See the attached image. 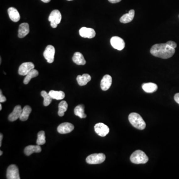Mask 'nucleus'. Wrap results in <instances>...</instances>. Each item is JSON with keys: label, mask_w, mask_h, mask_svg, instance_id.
Masks as SVG:
<instances>
[{"label": "nucleus", "mask_w": 179, "mask_h": 179, "mask_svg": "<svg viewBox=\"0 0 179 179\" xmlns=\"http://www.w3.org/2000/svg\"><path fill=\"white\" fill-rule=\"evenodd\" d=\"M152 55L162 59H168L174 55L175 49L171 47L167 43L154 44L150 49Z\"/></svg>", "instance_id": "nucleus-1"}, {"label": "nucleus", "mask_w": 179, "mask_h": 179, "mask_svg": "<svg viewBox=\"0 0 179 179\" xmlns=\"http://www.w3.org/2000/svg\"><path fill=\"white\" fill-rule=\"evenodd\" d=\"M128 120L133 127L139 130H143L146 127V123L138 113L132 112L128 116Z\"/></svg>", "instance_id": "nucleus-2"}, {"label": "nucleus", "mask_w": 179, "mask_h": 179, "mask_svg": "<svg viewBox=\"0 0 179 179\" xmlns=\"http://www.w3.org/2000/svg\"><path fill=\"white\" fill-rule=\"evenodd\" d=\"M130 159L133 163L140 164L146 163L148 161V157L144 152L138 150L132 154Z\"/></svg>", "instance_id": "nucleus-3"}, {"label": "nucleus", "mask_w": 179, "mask_h": 179, "mask_svg": "<svg viewBox=\"0 0 179 179\" xmlns=\"http://www.w3.org/2000/svg\"><path fill=\"white\" fill-rule=\"evenodd\" d=\"M106 156L103 153H95L89 155L86 158V162L89 164H99L104 162Z\"/></svg>", "instance_id": "nucleus-4"}, {"label": "nucleus", "mask_w": 179, "mask_h": 179, "mask_svg": "<svg viewBox=\"0 0 179 179\" xmlns=\"http://www.w3.org/2000/svg\"><path fill=\"white\" fill-rule=\"evenodd\" d=\"M62 16L59 10H54L52 11L48 18V20L50 22V25L52 28L55 29L57 28L58 24L61 22Z\"/></svg>", "instance_id": "nucleus-5"}, {"label": "nucleus", "mask_w": 179, "mask_h": 179, "mask_svg": "<svg viewBox=\"0 0 179 179\" xmlns=\"http://www.w3.org/2000/svg\"><path fill=\"white\" fill-rule=\"evenodd\" d=\"M7 178L8 179H20L19 170L16 165L12 164L8 166L7 171Z\"/></svg>", "instance_id": "nucleus-6"}, {"label": "nucleus", "mask_w": 179, "mask_h": 179, "mask_svg": "<svg viewBox=\"0 0 179 179\" xmlns=\"http://www.w3.org/2000/svg\"><path fill=\"white\" fill-rule=\"evenodd\" d=\"M55 48L52 45H48L46 47V49L43 52V56L46 60L48 63H52L54 60V55H55Z\"/></svg>", "instance_id": "nucleus-7"}, {"label": "nucleus", "mask_w": 179, "mask_h": 179, "mask_svg": "<svg viewBox=\"0 0 179 179\" xmlns=\"http://www.w3.org/2000/svg\"><path fill=\"white\" fill-rule=\"evenodd\" d=\"M95 131L96 133L101 137H105L110 131L109 127L103 123H98L95 124L94 127Z\"/></svg>", "instance_id": "nucleus-8"}, {"label": "nucleus", "mask_w": 179, "mask_h": 179, "mask_svg": "<svg viewBox=\"0 0 179 179\" xmlns=\"http://www.w3.org/2000/svg\"><path fill=\"white\" fill-rule=\"evenodd\" d=\"M35 68V65L32 62H24L20 65L19 69V74L20 75L26 76L29 72Z\"/></svg>", "instance_id": "nucleus-9"}, {"label": "nucleus", "mask_w": 179, "mask_h": 179, "mask_svg": "<svg viewBox=\"0 0 179 179\" xmlns=\"http://www.w3.org/2000/svg\"><path fill=\"white\" fill-rule=\"evenodd\" d=\"M111 44L115 49L122 50L125 47V42L121 37L113 36L111 39Z\"/></svg>", "instance_id": "nucleus-10"}, {"label": "nucleus", "mask_w": 179, "mask_h": 179, "mask_svg": "<svg viewBox=\"0 0 179 179\" xmlns=\"http://www.w3.org/2000/svg\"><path fill=\"white\" fill-rule=\"evenodd\" d=\"M79 34L84 38H93L95 36V32L94 29L83 27L79 30Z\"/></svg>", "instance_id": "nucleus-11"}, {"label": "nucleus", "mask_w": 179, "mask_h": 179, "mask_svg": "<svg viewBox=\"0 0 179 179\" xmlns=\"http://www.w3.org/2000/svg\"><path fill=\"white\" fill-rule=\"evenodd\" d=\"M74 126L69 122H64L60 124L57 127V131L60 134H67L73 131Z\"/></svg>", "instance_id": "nucleus-12"}, {"label": "nucleus", "mask_w": 179, "mask_h": 179, "mask_svg": "<svg viewBox=\"0 0 179 179\" xmlns=\"http://www.w3.org/2000/svg\"><path fill=\"white\" fill-rule=\"evenodd\" d=\"M112 78L109 75H106L103 77L100 82V88L103 91H107L111 86Z\"/></svg>", "instance_id": "nucleus-13"}, {"label": "nucleus", "mask_w": 179, "mask_h": 179, "mask_svg": "<svg viewBox=\"0 0 179 179\" xmlns=\"http://www.w3.org/2000/svg\"><path fill=\"white\" fill-rule=\"evenodd\" d=\"M22 107L20 105L16 106L14 107L13 112L8 116V119L11 122H14L18 118H19L22 112Z\"/></svg>", "instance_id": "nucleus-14"}, {"label": "nucleus", "mask_w": 179, "mask_h": 179, "mask_svg": "<svg viewBox=\"0 0 179 179\" xmlns=\"http://www.w3.org/2000/svg\"><path fill=\"white\" fill-rule=\"evenodd\" d=\"M30 32V27L28 23H22L20 24L19 29L18 37L22 38L25 37Z\"/></svg>", "instance_id": "nucleus-15"}, {"label": "nucleus", "mask_w": 179, "mask_h": 179, "mask_svg": "<svg viewBox=\"0 0 179 179\" xmlns=\"http://www.w3.org/2000/svg\"><path fill=\"white\" fill-rule=\"evenodd\" d=\"M8 13L10 19L14 22H18L20 19V14L16 8L14 7L9 8L8 10Z\"/></svg>", "instance_id": "nucleus-16"}, {"label": "nucleus", "mask_w": 179, "mask_h": 179, "mask_svg": "<svg viewBox=\"0 0 179 179\" xmlns=\"http://www.w3.org/2000/svg\"><path fill=\"white\" fill-rule=\"evenodd\" d=\"M41 151V148L39 145H29L24 149V154L26 156H30L34 153H40Z\"/></svg>", "instance_id": "nucleus-17"}, {"label": "nucleus", "mask_w": 179, "mask_h": 179, "mask_svg": "<svg viewBox=\"0 0 179 179\" xmlns=\"http://www.w3.org/2000/svg\"><path fill=\"white\" fill-rule=\"evenodd\" d=\"M142 88L144 91L147 93H152L156 92L158 89L157 85L153 83L143 84Z\"/></svg>", "instance_id": "nucleus-18"}, {"label": "nucleus", "mask_w": 179, "mask_h": 179, "mask_svg": "<svg viewBox=\"0 0 179 179\" xmlns=\"http://www.w3.org/2000/svg\"><path fill=\"white\" fill-rule=\"evenodd\" d=\"M73 62L78 65H84L86 64V61L81 53L77 52L74 53L72 58Z\"/></svg>", "instance_id": "nucleus-19"}, {"label": "nucleus", "mask_w": 179, "mask_h": 179, "mask_svg": "<svg viewBox=\"0 0 179 179\" xmlns=\"http://www.w3.org/2000/svg\"><path fill=\"white\" fill-rule=\"evenodd\" d=\"M135 15V11L134 10H131L129 11L128 13L125 14L121 17L120 19V22L123 24H127L130 23L134 17Z\"/></svg>", "instance_id": "nucleus-20"}, {"label": "nucleus", "mask_w": 179, "mask_h": 179, "mask_svg": "<svg viewBox=\"0 0 179 179\" xmlns=\"http://www.w3.org/2000/svg\"><path fill=\"white\" fill-rule=\"evenodd\" d=\"M91 80V76L88 74H84L82 75H78L77 77L78 83L81 86H85Z\"/></svg>", "instance_id": "nucleus-21"}, {"label": "nucleus", "mask_w": 179, "mask_h": 179, "mask_svg": "<svg viewBox=\"0 0 179 179\" xmlns=\"http://www.w3.org/2000/svg\"><path fill=\"white\" fill-rule=\"evenodd\" d=\"M85 107L83 105L77 106L74 109V113L76 116L81 118H86L87 115L85 113Z\"/></svg>", "instance_id": "nucleus-22"}, {"label": "nucleus", "mask_w": 179, "mask_h": 179, "mask_svg": "<svg viewBox=\"0 0 179 179\" xmlns=\"http://www.w3.org/2000/svg\"><path fill=\"white\" fill-rule=\"evenodd\" d=\"M31 110L32 109H31L30 106H25L24 107V109H23L22 114H21V116L19 117L20 121L24 122V121H26V120H28L30 113H31Z\"/></svg>", "instance_id": "nucleus-23"}, {"label": "nucleus", "mask_w": 179, "mask_h": 179, "mask_svg": "<svg viewBox=\"0 0 179 179\" xmlns=\"http://www.w3.org/2000/svg\"><path fill=\"white\" fill-rule=\"evenodd\" d=\"M49 94L52 99L57 100L63 99L65 95L63 91H56L54 90H51L49 92Z\"/></svg>", "instance_id": "nucleus-24"}, {"label": "nucleus", "mask_w": 179, "mask_h": 179, "mask_svg": "<svg viewBox=\"0 0 179 179\" xmlns=\"http://www.w3.org/2000/svg\"><path fill=\"white\" fill-rule=\"evenodd\" d=\"M38 74H39V73H38V71L35 69H33L31 70L29 72L28 74L26 75V77H25V78L24 79V83L25 84V85L28 84L32 78L37 77V76L38 75Z\"/></svg>", "instance_id": "nucleus-25"}, {"label": "nucleus", "mask_w": 179, "mask_h": 179, "mask_svg": "<svg viewBox=\"0 0 179 179\" xmlns=\"http://www.w3.org/2000/svg\"><path fill=\"white\" fill-rule=\"evenodd\" d=\"M58 109V114L59 116L63 117L64 115L65 112L67 111V109H68V104L67 102L65 100L61 101L59 104Z\"/></svg>", "instance_id": "nucleus-26"}, {"label": "nucleus", "mask_w": 179, "mask_h": 179, "mask_svg": "<svg viewBox=\"0 0 179 179\" xmlns=\"http://www.w3.org/2000/svg\"><path fill=\"white\" fill-rule=\"evenodd\" d=\"M41 95L44 99L43 105L46 106H49L52 103V97H50L49 93H47L46 91H42L41 92Z\"/></svg>", "instance_id": "nucleus-27"}, {"label": "nucleus", "mask_w": 179, "mask_h": 179, "mask_svg": "<svg viewBox=\"0 0 179 179\" xmlns=\"http://www.w3.org/2000/svg\"><path fill=\"white\" fill-rule=\"evenodd\" d=\"M46 134L44 131H41L37 134V139L36 144L39 145H43L46 143Z\"/></svg>", "instance_id": "nucleus-28"}, {"label": "nucleus", "mask_w": 179, "mask_h": 179, "mask_svg": "<svg viewBox=\"0 0 179 179\" xmlns=\"http://www.w3.org/2000/svg\"><path fill=\"white\" fill-rule=\"evenodd\" d=\"M166 43L171 47L174 48V49H175L177 46V43H176L175 42L173 41H168L166 42Z\"/></svg>", "instance_id": "nucleus-29"}, {"label": "nucleus", "mask_w": 179, "mask_h": 179, "mask_svg": "<svg viewBox=\"0 0 179 179\" xmlns=\"http://www.w3.org/2000/svg\"><path fill=\"white\" fill-rule=\"evenodd\" d=\"M6 100H7V99H6V97L3 95L2 92L1 90V91H0V102L1 103H4V102L6 101Z\"/></svg>", "instance_id": "nucleus-30"}, {"label": "nucleus", "mask_w": 179, "mask_h": 179, "mask_svg": "<svg viewBox=\"0 0 179 179\" xmlns=\"http://www.w3.org/2000/svg\"><path fill=\"white\" fill-rule=\"evenodd\" d=\"M174 100L179 105V93L176 94L174 95Z\"/></svg>", "instance_id": "nucleus-31"}, {"label": "nucleus", "mask_w": 179, "mask_h": 179, "mask_svg": "<svg viewBox=\"0 0 179 179\" xmlns=\"http://www.w3.org/2000/svg\"><path fill=\"white\" fill-rule=\"evenodd\" d=\"M108 1L112 4H116V3L120 2L122 0H108Z\"/></svg>", "instance_id": "nucleus-32"}, {"label": "nucleus", "mask_w": 179, "mask_h": 179, "mask_svg": "<svg viewBox=\"0 0 179 179\" xmlns=\"http://www.w3.org/2000/svg\"><path fill=\"white\" fill-rule=\"evenodd\" d=\"M3 137V135L1 133V134H0V146H1L2 145V142Z\"/></svg>", "instance_id": "nucleus-33"}, {"label": "nucleus", "mask_w": 179, "mask_h": 179, "mask_svg": "<svg viewBox=\"0 0 179 179\" xmlns=\"http://www.w3.org/2000/svg\"><path fill=\"white\" fill-rule=\"evenodd\" d=\"M43 2L46 3H47L50 2L51 0H41Z\"/></svg>", "instance_id": "nucleus-34"}, {"label": "nucleus", "mask_w": 179, "mask_h": 179, "mask_svg": "<svg viewBox=\"0 0 179 179\" xmlns=\"http://www.w3.org/2000/svg\"><path fill=\"white\" fill-rule=\"evenodd\" d=\"M2 109V106L1 104L0 105V111H1Z\"/></svg>", "instance_id": "nucleus-35"}, {"label": "nucleus", "mask_w": 179, "mask_h": 179, "mask_svg": "<svg viewBox=\"0 0 179 179\" xmlns=\"http://www.w3.org/2000/svg\"><path fill=\"white\" fill-rule=\"evenodd\" d=\"M3 154V151H2L1 150V151H0V155H1V156H2V155Z\"/></svg>", "instance_id": "nucleus-36"}, {"label": "nucleus", "mask_w": 179, "mask_h": 179, "mask_svg": "<svg viewBox=\"0 0 179 179\" xmlns=\"http://www.w3.org/2000/svg\"><path fill=\"white\" fill-rule=\"evenodd\" d=\"M67 1H73V0H67Z\"/></svg>", "instance_id": "nucleus-37"}]
</instances>
